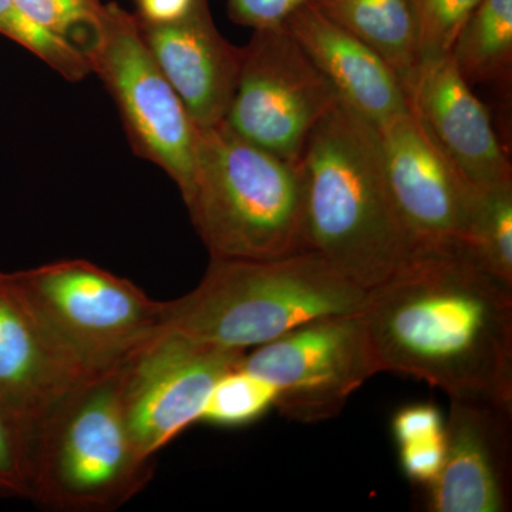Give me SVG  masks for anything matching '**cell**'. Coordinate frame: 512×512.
<instances>
[{"label":"cell","mask_w":512,"mask_h":512,"mask_svg":"<svg viewBox=\"0 0 512 512\" xmlns=\"http://www.w3.org/2000/svg\"><path fill=\"white\" fill-rule=\"evenodd\" d=\"M360 313L377 373L512 404V284L463 252L413 255Z\"/></svg>","instance_id":"6da1fadb"},{"label":"cell","mask_w":512,"mask_h":512,"mask_svg":"<svg viewBox=\"0 0 512 512\" xmlns=\"http://www.w3.org/2000/svg\"><path fill=\"white\" fill-rule=\"evenodd\" d=\"M296 165L308 251L366 291L412 258L375 126L339 101L312 131Z\"/></svg>","instance_id":"7a4b0ae2"},{"label":"cell","mask_w":512,"mask_h":512,"mask_svg":"<svg viewBox=\"0 0 512 512\" xmlns=\"http://www.w3.org/2000/svg\"><path fill=\"white\" fill-rule=\"evenodd\" d=\"M366 296L313 251L264 261L211 258L200 285L168 302L161 332L248 352L309 320L360 312Z\"/></svg>","instance_id":"3957f363"},{"label":"cell","mask_w":512,"mask_h":512,"mask_svg":"<svg viewBox=\"0 0 512 512\" xmlns=\"http://www.w3.org/2000/svg\"><path fill=\"white\" fill-rule=\"evenodd\" d=\"M184 202L212 259L264 261L308 251L298 165L238 136L224 121L198 127Z\"/></svg>","instance_id":"277c9868"},{"label":"cell","mask_w":512,"mask_h":512,"mask_svg":"<svg viewBox=\"0 0 512 512\" xmlns=\"http://www.w3.org/2000/svg\"><path fill=\"white\" fill-rule=\"evenodd\" d=\"M120 366L74 387L33 427L30 500L40 507L119 510L150 483L154 460L138 453L128 431Z\"/></svg>","instance_id":"5b68a950"},{"label":"cell","mask_w":512,"mask_h":512,"mask_svg":"<svg viewBox=\"0 0 512 512\" xmlns=\"http://www.w3.org/2000/svg\"><path fill=\"white\" fill-rule=\"evenodd\" d=\"M23 291L74 355L94 372L120 366L163 329L168 302L86 259L15 272Z\"/></svg>","instance_id":"8992f818"},{"label":"cell","mask_w":512,"mask_h":512,"mask_svg":"<svg viewBox=\"0 0 512 512\" xmlns=\"http://www.w3.org/2000/svg\"><path fill=\"white\" fill-rule=\"evenodd\" d=\"M83 50L113 97L133 150L164 170L184 200L194 178L198 127L148 49L137 16L104 6Z\"/></svg>","instance_id":"52a82bcc"},{"label":"cell","mask_w":512,"mask_h":512,"mask_svg":"<svg viewBox=\"0 0 512 512\" xmlns=\"http://www.w3.org/2000/svg\"><path fill=\"white\" fill-rule=\"evenodd\" d=\"M338 103L328 79L282 23L254 29L242 47L237 89L224 123L296 164L312 131Z\"/></svg>","instance_id":"ba28073f"},{"label":"cell","mask_w":512,"mask_h":512,"mask_svg":"<svg viewBox=\"0 0 512 512\" xmlns=\"http://www.w3.org/2000/svg\"><path fill=\"white\" fill-rule=\"evenodd\" d=\"M238 366L274 384L276 409L301 423L338 416L377 373L360 312L309 320L245 353Z\"/></svg>","instance_id":"9c48e42d"},{"label":"cell","mask_w":512,"mask_h":512,"mask_svg":"<svg viewBox=\"0 0 512 512\" xmlns=\"http://www.w3.org/2000/svg\"><path fill=\"white\" fill-rule=\"evenodd\" d=\"M245 353L163 330L128 356L119 370L120 399L138 453L154 460L200 421L215 384Z\"/></svg>","instance_id":"30bf717a"},{"label":"cell","mask_w":512,"mask_h":512,"mask_svg":"<svg viewBox=\"0 0 512 512\" xmlns=\"http://www.w3.org/2000/svg\"><path fill=\"white\" fill-rule=\"evenodd\" d=\"M387 184L413 255L458 252L478 188L461 174L412 107L379 128Z\"/></svg>","instance_id":"8fae6325"},{"label":"cell","mask_w":512,"mask_h":512,"mask_svg":"<svg viewBox=\"0 0 512 512\" xmlns=\"http://www.w3.org/2000/svg\"><path fill=\"white\" fill-rule=\"evenodd\" d=\"M446 458L429 487L433 512H505L511 507L512 404L450 396Z\"/></svg>","instance_id":"7c38bea8"},{"label":"cell","mask_w":512,"mask_h":512,"mask_svg":"<svg viewBox=\"0 0 512 512\" xmlns=\"http://www.w3.org/2000/svg\"><path fill=\"white\" fill-rule=\"evenodd\" d=\"M99 375L50 328L15 272H0V404L33 429L74 387Z\"/></svg>","instance_id":"4fadbf2b"},{"label":"cell","mask_w":512,"mask_h":512,"mask_svg":"<svg viewBox=\"0 0 512 512\" xmlns=\"http://www.w3.org/2000/svg\"><path fill=\"white\" fill-rule=\"evenodd\" d=\"M404 89L421 123L474 187L512 183L490 114L451 55L421 60Z\"/></svg>","instance_id":"5bb4252c"},{"label":"cell","mask_w":512,"mask_h":512,"mask_svg":"<svg viewBox=\"0 0 512 512\" xmlns=\"http://www.w3.org/2000/svg\"><path fill=\"white\" fill-rule=\"evenodd\" d=\"M138 23L148 49L195 126L222 123L237 89L242 47L231 45L215 28L208 0L180 22Z\"/></svg>","instance_id":"9a60e30c"},{"label":"cell","mask_w":512,"mask_h":512,"mask_svg":"<svg viewBox=\"0 0 512 512\" xmlns=\"http://www.w3.org/2000/svg\"><path fill=\"white\" fill-rule=\"evenodd\" d=\"M285 26L328 79L340 103L377 130L410 110L404 84L392 67L315 3L293 12Z\"/></svg>","instance_id":"2e32d148"},{"label":"cell","mask_w":512,"mask_h":512,"mask_svg":"<svg viewBox=\"0 0 512 512\" xmlns=\"http://www.w3.org/2000/svg\"><path fill=\"white\" fill-rule=\"evenodd\" d=\"M316 8L362 40L403 84L420 64L412 0H315Z\"/></svg>","instance_id":"e0dca14e"},{"label":"cell","mask_w":512,"mask_h":512,"mask_svg":"<svg viewBox=\"0 0 512 512\" xmlns=\"http://www.w3.org/2000/svg\"><path fill=\"white\" fill-rule=\"evenodd\" d=\"M450 55L471 87L510 84L512 0H481L458 33Z\"/></svg>","instance_id":"ac0fdd59"},{"label":"cell","mask_w":512,"mask_h":512,"mask_svg":"<svg viewBox=\"0 0 512 512\" xmlns=\"http://www.w3.org/2000/svg\"><path fill=\"white\" fill-rule=\"evenodd\" d=\"M461 252L512 284V183L478 188Z\"/></svg>","instance_id":"d6986e66"},{"label":"cell","mask_w":512,"mask_h":512,"mask_svg":"<svg viewBox=\"0 0 512 512\" xmlns=\"http://www.w3.org/2000/svg\"><path fill=\"white\" fill-rule=\"evenodd\" d=\"M275 399L274 384L237 366L215 384L200 421L225 429L248 426L275 407Z\"/></svg>","instance_id":"ffe728a7"},{"label":"cell","mask_w":512,"mask_h":512,"mask_svg":"<svg viewBox=\"0 0 512 512\" xmlns=\"http://www.w3.org/2000/svg\"><path fill=\"white\" fill-rule=\"evenodd\" d=\"M481 0H412L420 62L450 55L458 33Z\"/></svg>","instance_id":"44dd1931"},{"label":"cell","mask_w":512,"mask_h":512,"mask_svg":"<svg viewBox=\"0 0 512 512\" xmlns=\"http://www.w3.org/2000/svg\"><path fill=\"white\" fill-rule=\"evenodd\" d=\"M33 429L0 404V498L32 497Z\"/></svg>","instance_id":"7402d4cb"},{"label":"cell","mask_w":512,"mask_h":512,"mask_svg":"<svg viewBox=\"0 0 512 512\" xmlns=\"http://www.w3.org/2000/svg\"><path fill=\"white\" fill-rule=\"evenodd\" d=\"M15 3L37 23L69 40L79 30L89 39L104 10L100 0H15Z\"/></svg>","instance_id":"603a6c76"},{"label":"cell","mask_w":512,"mask_h":512,"mask_svg":"<svg viewBox=\"0 0 512 512\" xmlns=\"http://www.w3.org/2000/svg\"><path fill=\"white\" fill-rule=\"evenodd\" d=\"M403 473L414 484L429 488L439 478L446 458V436L443 433L426 439L399 444Z\"/></svg>","instance_id":"cb8c5ba5"},{"label":"cell","mask_w":512,"mask_h":512,"mask_svg":"<svg viewBox=\"0 0 512 512\" xmlns=\"http://www.w3.org/2000/svg\"><path fill=\"white\" fill-rule=\"evenodd\" d=\"M315 0H228L229 16L252 29L282 25L302 6Z\"/></svg>","instance_id":"d4e9b609"},{"label":"cell","mask_w":512,"mask_h":512,"mask_svg":"<svg viewBox=\"0 0 512 512\" xmlns=\"http://www.w3.org/2000/svg\"><path fill=\"white\" fill-rule=\"evenodd\" d=\"M392 430L394 439L399 444L426 439L443 433V417L434 404H410L393 417Z\"/></svg>","instance_id":"484cf974"},{"label":"cell","mask_w":512,"mask_h":512,"mask_svg":"<svg viewBox=\"0 0 512 512\" xmlns=\"http://www.w3.org/2000/svg\"><path fill=\"white\" fill-rule=\"evenodd\" d=\"M204 0H136L138 20L147 25H170L190 16Z\"/></svg>","instance_id":"4316f807"}]
</instances>
